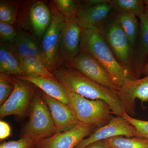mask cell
Segmentation results:
<instances>
[{
    "label": "cell",
    "instance_id": "18",
    "mask_svg": "<svg viewBox=\"0 0 148 148\" xmlns=\"http://www.w3.org/2000/svg\"><path fill=\"white\" fill-rule=\"evenodd\" d=\"M12 45L18 58L34 57L43 62L41 45L27 33L20 32L18 34Z\"/></svg>",
    "mask_w": 148,
    "mask_h": 148
},
{
    "label": "cell",
    "instance_id": "3",
    "mask_svg": "<svg viewBox=\"0 0 148 148\" xmlns=\"http://www.w3.org/2000/svg\"><path fill=\"white\" fill-rule=\"evenodd\" d=\"M29 115L22 136H32L38 141L57 133L50 110L41 92L36 91L35 93L30 105Z\"/></svg>",
    "mask_w": 148,
    "mask_h": 148
},
{
    "label": "cell",
    "instance_id": "26",
    "mask_svg": "<svg viewBox=\"0 0 148 148\" xmlns=\"http://www.w3.org/2000/svg\"><path fill=\"white\" fill-rule=\"evenodd\" d=\"M123 117L128 121L136 128V137L148 140V121L136 119L130 116L125 111Z\"/></svg>",
    "mask_w": 148,
    "mask_h": 148
},
{
    "label": "cell",
    "instance_id": "20",
    "mask_svg": "<svg viewBox=\"0 0 148 148\" xmlns=\"http://www.w3.org/2000/svg\"><path fill=\"white\" fill-rule=\"evenodd\" d=\"M25 76L36 77L44 76L58 81L40 58L34 57H26L18 58Z\"/></svg>",
    "mask_w": 148,
    "mask_h": 148
},
{
    "label": "cell",
    "instance_id": "35",
    "mask_svg": "<svg viewBox=\"0 0 148 148\" xmlns=\"http://www.w3.org/2000/svg\"><path fill=\"white\" fill-rule=\"evenodd\" d=\"M34 148H36V147H35Z\"/></svg>",
    "mask_w": 148,
    "mask_h": 148
},
{
    "label": "cell",
    "instance_id": "11",
    "mask_svg": "<svg viewBox=\"0 0 148 148\" xmlns=\"http://www.w3.org/2000/svg\"><path fill=\"white\" fill-rule=\"evenodd\" d=\"M76 15L65 18L60 35V53L67 63L80 52V39L82 28L78 22Z\"/></svg>",
    "mask_w": 148,
    "mask_h": 148
},
{
    "label": "cell",
    "instance_id": "27",
    "mask_svg": "<svg viewBox=\"0 0 148 148\" xmlns=\"http://www.w3.org/2000/svg\"><path fill=\"white\" fill-rule=\"evenodd\" d=\"M14 89L11 79L5 74L0 75V105L1 106L10 97Z\"/></svg>",
    "mask_w": 148,
    "mask_h": 148
},
{
    "label": "cell",
    "instance_id": "2",
    "mask_svg": "<svg viewBox=\"0 0 148 148\" xmlns=\"http://www.w3.org/2000/svg\"><path fill=\"white\" fill-rule=\"evenodd\" d=\"M80 43V51L91 56L99 62L108 72L119 88L132 80L127 70L114 55L102 27L82 29Z\"/></svg>",
    "mask_w": 148,
    "mask_h": 148
},
{
    "label": "cell",
    "instance_id": "21",
    "mask_svg": "<svg viewBox=\"0 0 148 148\" xmlns=\"http://www.w3.org/2000/svg\"><path fill=\"white\" fill-rule=\"evenodd\" d=\"M117 21L127 35L133 48L136 45L140 30L138 17L133 14L117 12L115 14Z\"/></svg>",
    "mask_w": 148,
    "mask_h": 148
},
{
    "label": "cell",
    "instance_id": "34",
    "mask_svg": "<svg viewBox=\"0 0 148 148\" xmlns=\"http://www.w3.org/2000/svg\"><path fill=\"white\" fill-rule=\"evenodd\" d=\"M143 2L146 6L148 8V0H145V1H143Z\"/></svg>",
    "mask_w": 148,
    "mask_h": 148
},
{
    "label": "cell",
    "instance_id": "6",
    "mask_svg": "<svg viewBox=\"0 0 148 148\" xmlns=\"http://www.w3.org/2000/svg\"><path fill=\"white\" fill-rule=\"evenodd\" d=\"M11 79L13 90L5 103L1 106V119L10 115L22 118L29 115L30 105L36 92V86L32 83L15 77Z\"/></svg>",
    "mask_w": 148,
    "mask_h": 148
},
{
    "label": "cell",
    "instance_id": "15",
    "mask_svg": "<svg viewBox=\"0 0 148 148\" xmlns=\"http://www.w3.org/2000/svg\"><path fill=\"white\" fill-rule=\"evenodd\" d=\"M112 10L108 1L91 6H80L76 15L78 22L82 29L102 27Z\"/></svg>",
    "mask_w": 148,
    "mask_h": 148
},
{
    "label": "cell",
    "instance_id": "1",
    "mask_svg": "<svg viewBox=\"0 0 148 148\" xmlns=\"http://www.w3.org/2000/svg\"><path fill=\"white\" fill-rule=\"evenodd\" d=\"M54 76L69 92L90 100L106 101L112 113L123 117L124 111L117 92L96 83L75 69L60 66L52 72Z\"/></svg>",
    "mask_w": 148,
    "mask_h": 148
},
{
    "label": "cell",
    "instance_id": "19",
    "mask_svg": "<svg viewBox=\"0 0 148 148\" xmlns=\"http://www.w3.org/2000/svg\"><path fill=\"white\" fill-rule=\"evenodd\" d=\"M51 18V12L45 4L37 2L32 6L30 10V21L37 36L44 35L50 26Z\"/></svg>",
    "mask_w": 148,
    "mask_h": 148
},
{
    "label": "cell",
    "instance_id": "25",
    "mask_svg": "<svg viewBox=\"0 0 148 148\" xmlns=\"http://www.w3.org/2000/svg\"><path fill=\"white\" fill-rule=\"evenodd\" d=\"M38 141L32 136L24 135L18 140L2 143L0 148H34Z\"/></svg>",
    "mask_w": 148,
    "mask_h": 148
},
{
    "label": "cell",
    "instance_id": "14",
    "mask_svg": "<svg viewBox=\"0 0 148 148\" xmlns=\"http://www.w3.org/2000/svg\"><path fill=\"white\" fill-rule=\"evenodd\" d=\"M140 30L137 47L134 51L132 76L134 79L140 78L142 70L148 60V8L140 17Z\"/></svg>",
    "mask_w": 148,
    "mask_h": 148
},
{
    "label": "cell",
    "instance_id": "23",
    "mask_svg": "<svg viewBox=\"0 0 148 148\" xmlns=\"http://www.w3.org/2000/svg\"><path fill=\"white\" fill-rule=\"evenodd\" d=\"M105 140L110 148H148V140L145 138L118 136Z\"/></svg>",
    "mask_w": 148,
    "mask_h": 148
},
{
    "label": "cell",
    "instance_id": "29",
    "mask_svg": "<svg viewBox=\"0 0 148 148\" xmlns=\"http://www.w3.org/2000/svg\"><path fill=\"white\" fill-rule=\"evenodd\" d=\"M17 34L12 24L0 21V39L2 43L12 44Z\"/></svg>",
    "mask_w": 148,
    "mask_h": 148
},
{
    "label": "cell",
    "instance_id": "4",
    "mask_svg": "<svg viewBox=\"0 0 148 148\" xmlns=\"http://www.w3.org/2000/svg\"><path fill=\"white\" fill-rule=\"evenodd\" d=\"M68 93L71 106L79 122L99 128L108 124L112 118L110 107L106 101L89 100L73 92Z\"/></svg>",
    "mask_w": 148,
    "mask_h": 148
},
{
    "label": "cell",
    "instance_id": "33",
    "mask_svg": "<svg viewBox=\"0 0 148 148\" xmlns=\"http://www.w3.org/2000/svg\"><path fill=\"white\" fill-rule=\"evenodd\" d=\"M148 75V60L143 67L142 70V75L146 76Z\"/></svg>",
    "mask_w": 148,
    "mask_h": 148
},
{
    "label": "cell",
    "instance_id": "12",
    "mask_svg": "<svg viewBox=\"0 0 148 148\" xmlns=\"http://www.w3.org/2000/svg\"><path fill=\"white\" fill-rule=\"evenodd\" d=\"M117 93L123 110L130 116H135L136 99L140 100L142 105L148 101V75L142 78L128 81L119 88Z\"/></svg>",
    "mask_w": 148,
    "mask_h": 148
},
{
    "label": "cell",
    "instance_id": "24",
    "mask_svg": "<svg viewBox=\"0 0 148 148\" xmlns=\"http://www.w3.org/2000/svg\"><path fill=\"white\" fill-rule=\"evenodd\" d=\"M55 7L64 18H69L77 15L80 7L77 3L73 0H56Z\"/></svg>",
    "mask_w": 148,
    "mask_h": 148
},
{
    "label": "cell",
    "instance_id": "22",
    "mask_svg": "<svg viewBox=\"0 0 148 148\" xmlns=\"http://www.w3.org/2000/svg\"><path fill=\"white\" fill-rule=\"evenodd\" d=\"M108 3L117 12L133 14L140 18L146 6L142 0H109Z\"/></svg>",
    "mask_w": 148,
    "mask_h": 148
},
{
    "label": "cell",
    "instance_id": "7",
    "mask_svg": "<svg viewBox=\"0 0 148 148\" xmlns=\"http://www.w3.org/2000/svg\"><path fill=\"white\" fill-rule=\"evenodd\" d=\"M51 23L43 37L41 47L43 62L51 72L61 66L63 61L59 51L60 35L65 18L56 8L51 12Z\"/></svg>",
    "mask_w": 148,
    "mask_h": 148
},
{
    "label": "cell",
    "instance_id": "8",
    "mask_svg": "<svg viewBox=\"0 0 148 148\" xmlns=\"http://www.w3.org/2000/svg\"><path fill=\"white\" fill-rule=\"evenodd\" d=\"M67 64L98 84L117 92L119 89L107 70L95 58L87 53L80 51Z\"/></svg>",
    "mask_w": 148,
    "mask_h": 148
},
{
    "label": "cell",
    "instance_id": "17",
    "mask_svg": "<svg viewBox=\"0 0 148 148\" xmlns=\"http://www.w3.org/2000/svg\"><path fill=\"white\" fill-rule=\"evenodd\" d=\"M0 72L16 77L25 76L20 61L12 44H1L0 47Z\"/></svg>",
    "mask_w": 148,
    "mask_h": 148
},
{
    "label": "cell",
    "instance_id": "32",
    "mask_svg": "<svg viewBox=\"0 0 148 148\" xmlns=\"http://www.w3.org/2000/svg\"><path fill=\"white\" fill-rule=\"evenodd\" d=\"M108 0H88L85 1L84 6H91L108 2Z\"/></svg>",
    "mask_w": 148,
    "mask_h": 148
},
{
    "label": "cell",
    "instance_id": "5",
    "mask_svg": "<svg viewBox=\"0 0 148 148\" xmlns=\"http://www.w3.org/2000/svg\"><path fill=\"white\" fill-rule=\"evenodd\" d=\"M104 36L114 55L123 67L127 70L132 80L134 50L128 37L115 16L107 19L102 27Z\"/></svg>",
    "mask_w": 148,
    "mask_h": 148
},
{
    "label": "cell",
    "instance_id": "13",
    "mask_svg": "<svg viewBox=\"0 0 148 148\" xmlns=\"http://www.w3.org/2000/svg\"><path fill=\"white\" fill-rule=\"evenodd\" d=\"M41 93L50 110L57 132L67 131L79 123L71 106L50 97L42 91Z\"/></svg>",
    "mask_w": 148,
    "mask_h": 148
},
{
    "label": "cell",
    "instance_id": "31",
    "mask_svg": "<svg viewBox=\"0 0 148 148\" xmlns=\"http://www.w3.org/2000/svg\"><path fill=\"white\" fill-rule=\"evenodd\" d=\"M84 148H110L107 145L105 140L92 143Z\"/></svg>",
    "mask_w": 148,
    "mask_h": 148
},
{
    "label": "cell",
    "instance_id": "28",
    "mask_svg": "<svg viewBox=\"0 0 148 148\" xmlns=\"http://www.w3.org/2000/svg\"><path fill=\"white\" fill-rule=\"evenodd\" d=\"M16 10L12 3L6 2L0 3V21L12 25L15 18Z\"/></svg>",
    "mask_w": 148,
    "mask_h": 148
},
{
    "label": "cell",
    "instance_id": "10",
    "mask_svg": "<svg viewBox=\"0 0 148 148\" xmlns=\"http://www.w3.org/2000/svg\"><path fill=\"white\" fill-rule=\"evenodd\" d=\"M118 136L136 137V130L123 117H113L108 124L97 128L88 138H84L75 148H84L92 143Z\"/></svg>",
    "mask_w": 148,
    "mask_h": 148
},
{
    "label": "cell",
    "instance_id": "9",
    "mask_svg": "<svg viewBox=\"0 0 148 148\" xmlns=\"http://www.w3.org/2000/svg\"><path fill=\"white\" fill-rule=\"evenodd\" d=\"M98 127L79 122L67 131L57 132L49 138L37 142L36 148H75Z\"/></svg>",
    "mask_w": 148,
    "mask_h": 148
},
{
    "label": "cell",
    "instance_id": "30",
    "mask_svg": "<svg viewBox=\"0 0 148 148\" xmlns=\"http://www.w3.org/2000/svg\"><path fill=\"white\" fill-rule=\"evenodd\" d=\"M11 135V128L9 125L5 121H0V139L4 140Z\"/></svg>",
    "mask_w": 148,
    "mask_h": 148
},
{
    "label": "cell",
    "instance_id": "16",
    "mask_svg": "<svg viewBox=\"0 0 148 148\" xmlns=\"http://www.w3.org/2000/svg\"><path fill=\"white\" fill-rule=\"evenodd\" d=\"M15 77L32 83L47 95L71 106L68 91L58 81L44 76Z\"/></svg>",
    "mask_w": 148,
    "mask_h": 148
}]
</instances>
